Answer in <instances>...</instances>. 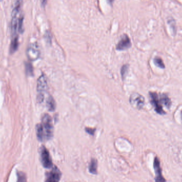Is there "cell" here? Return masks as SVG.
Masks as SVG:
<instances>
[{
    "mask_svg": "<svg viewBox=\"0 0 182 182\" xmlns=\"http://www.w3.org/2000/svg\"><path fill=\"white\" fill-rule=\"evenodd\" d=\"M18 45H19V42H18V35H13L11 44H10V51L11 53H14L17 50L18 47Z\"/></svg>",
    "mask_w": 182,
    "mask_h": 182,
    "instance_id": "11",
    "label": "cell"
},
{
    "mask_svg": "<svg viewBox=\"0 0 182 182\" xmlns=\"http://www.w3.org/2000/svg\"><path fill=\"white\" fill-rule=\"evenodd\" d=\"M145 99L143 96L138 93H133L130 96L129 102L132 106L135 109H140L143 108L144 105Z\"/></svg>",
    "mask_w": 182,
    "mask_h": 182,
    "instance_id": "4",
    "label": "cell"
},
{
    "mask_svg": "<svg viewBox=\"0 0 182 182\" xmlns=\"http://www.w3.org/2000/svg\"><path fill=\"white\" fill-rule=\"evenodd\" d=\"M26 55L31 61H35L40 57V51L36 43H31L28 45L26 50Z\"/></svg>",
    "mask_w": 182,
    "mask_h": 182,
    "instance_id": "3",
    "label": "cell"
},
{
    "mask_svg": "<svg viewBox=\"0 0 182 182\" xmlns=\"http://www.w3.org/2000/svg\"><path fill=\"white\" fill-rule=\"evenodd\" d=\"M37 137L39 141L45 140V135L41 124H37L36 126Z\"/></svg>",
    "mask_w": 182,
    "mask_h": 182,
    "instance_id": "12",
    "label": "cell"
},
{
    "mask_svg": "<svg viewBox=\"0 0 182 182\" xmlns=\"http://www.w3.org/2000/svg\"><path fill=\"white\" fill-rule=\"evenodd\" d=\"M26 73L28 76H33V67L32 65L29 63L26 62L25 63Z\"/></svg>",
    "mask_w": 182,
    "mask_h": 182,
    "instance_id": "15",
    "label": "cell"
},
{
    "mask_svg": "<svg viewBox=\"0 0 182 182\" xmlns=\"http://www.w3.org/2000/svg\"><path fill=\"white\" fill-rule=\"evenodd\" d=\"M131 45L132 43L130 38L126 34H124L116 45V49L118 50H123L130 48Z\"/></svg>",
    "mask_w": 182,
    "mask_h": 182,
    "instance_id": "9",
    "label": "cell"
},
{
    "mask_svg": "<svg viewBox=\"0 0 182 182\" xmlns=\"http://www.w3.org/2000/svg\"><path fill=\"white\" fill-rule=\"evenodd\" d=\"M61 176V173L56 166H54L52 170L46 174L45 182H59Z\"/></svg>",
    "mask_w": 182,
    "mask_h": 182,
    "instance_id": "6",
    "label": "cell"
},
{
    "mask_svg": "<svg viewBox=\"0 0 182 182\" xmlns=\"http://www.w3.org/2000/svg\"><path fill=\"white\" fill-rule=\"evenodd\" d=\"M160 101L161 104L165 105L167 108H170L171 105V99L168 97V96L165 94L160 95Z\"/></svg>",
    "mask_w": 182,
    "mask_h": 182,
    "instance_id": "13",
    "label": "cell"
},
{
    "mask_svg": "<svg viewBox=\"0 0 182 182\" xmlns=\"http://www.w3.org/2000/svg\"><path fill=\"white\" fill-rule=\"evenodd\" d=\"M150 96L151 98V103L153 106L154 107L156 112L160 115L166 114V113L163 109L161 103L160 101L159 96L157 93L154 92H150Z\"/></svg>",
    "mask_w": 182,
    "mask_h": 182,
    "instance_id": "5",
    "label": "cell"
},
{
    "mask_svg": "<svg viewBox=\"0 0 182 182\" xmlns=\"http://www.w3.org/2000/svg\"><path fill=\"white\" fill-rule=\"evenodd\" d=\"M129 65L127 64H125L123 65L121 68V75L122 76V78H123L126 76V74H127L128 70Z\"/></svg>",
    "mask_w": 182,
    "mask_h": 182,
    "instance_id": "18",
    "label": "cell"
},
{
    "mask_svg": "<svg viewBox=\"0 0 182 182\" xmlns=\"http://www.w3.org/2000/svg\"><path fill=\"white\" fill-rule=\"evenodd\" d=\"M39 154L41 161L43 167L48 169L52 168L53 166V163L50 157V154L45 146H42L41 147Z\"/></svg>",
    "mask_w": 182,
    "mask_h": 182,
    "instance_id": "2",
    "label": "cell"
},
{
    "mask_svg": "<svg viewBox=\"0 0 182 182\" xmlns=\"http://www.w3.org/2000/svg\"><path fill=\"white\" fill-rule=\"evenodd\" d=\"M41 124L45 135V140H50L53 134V123L50 115L46 113L43 115Z\"/></svg>",
    "mask_w": 182,
    "mask_h": 182,
    "instance_id": "1",
    "label": "cell"
},
{
    "mask_svg": "<svg viewBox=\"0 0 182 182\" xmlns=\"http://www.w3.org/2000/svg\"><path fill=\"white\" fill-rule=\"evenodd\" d=\"M181 118H182V111H181Z\"/></svg>",
    "mask_w": 182,
    "mask_h": 182,
    "instance_id": "20",
    "label": "cell"
},
{
    "mask_svg": "<svg viewBox=\"0 0 182 182\" xmlns=\"http://www.w3.org/2000/svg\"><path fill=\"white\" fill-rule=\"evenodd\" d=\"M154 63L158 67H160L161 68H165V66L163 61V59L159 57H155L154 59Z\"/></svg>",
    "mask_w": 182,
    "mask_h": 182,
    "instance_id": "16",
    "label": "cell"
},
{
    "mask_svg": "<svg viewBox=\"0 0 182 182\" xmlns=\"http://www.w3.org/2000/svg\"><path fill=\"white\" fill-rule=\"evenodd\" d=\"M48 88V81L45 74H42L39 76L37 82V91L38 94L44 95V93Z\"/></svg>",
    "mask_w": 182,
    "mask_h": 182,
    "instance_id": "8",
    "label": "cell"
},
{
    "mask_svg": "<svg viewBox=\"0 0 182 182\" xmlns=\"http://www.w3.org/2000/svg\"><path fill=\"white\" fill-rule=\"evenodd\" d=\"M46 107L48 108V110L50 112L54 111L56 109V103L54 99L51 95H49L46 101Z\"/></svg>",
    "mask_w": 182,
    "mask_h": 182,
    "instance_id": "10",
    "label": "cell"
},
{
    "mask_svg": "<svg viewBox=\"0 0 182 182\" xmlns=\"http://www.w3.org/2000/svg\"><path fill=\"white\" fill-rule=\"evenodd\" d=\"M85 130H86V132L91 135H94V132H95V130L94 129L90 128H86Z\"/></svg>",
    "mask_w": 182,
    "mask_h": 182,
    "instance_id": "19",
    "label": "cell"
},
{
    "mask_svg": "<svg viewBox=\"0 0 182 182\" xmlns=\"http://www.w3.org/2000/svg\"><path fill=\"white\" fill-rule=\"evenodd\" d=\"M17 182H27L25 174L21 171H18L17 173Z\"/></svg>",
    "mask_w": 182,
    "mask_h": 182,
    "instance_id": "17",
    "label": "cell"
},
{
    "mask_svg": "<svg viewBox=\"0 0 182 182\" xmlns=\"http://www.w3.org/2000/svg\"><path fill=\"white\" fill-rule=\"evenodd\" d=\"M97 167H98L97 160L95 159H92L89 165V171L90 173L93 174H96Z\"/></svg>",
    "mask_w": 182,
    "mask_h": 182,
    "instance_id": "14",
    "label": "cell"
},
{
    "mask_svg": "<svg viewBox=\"0 0 182 182\" xmlns=\"http://www.w3.org/2000/svg\"><path fill=\"white\" fill-rule=\"evenodd\" d=\"M153 168L156 174L155 182H166V180L162 174V169L160 167L159 159L157 157H155L154 158Z\"/></svg>",
    "mask_w": 182,
    "mask_h": 182,
    "instance_id": "7",
    "label": "cell"
}]
</instances>
